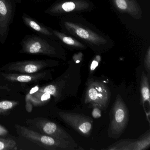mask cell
Here are the masks:
<instances>
[{"mask_svg": "<svg viewBox=\"0 0 150 150\" xmlns=\"http://www.w3.org/2000/svg\"><path fill=\"white\" fill-rule=\"evenodd\" d=\"M15 127L19 136L34 142L36 144L46 150H84L76 142L55 138L20 125H15Z\"/></svg>", "mask_w": 150, "mask_h": 150, "instance_id": "1", "label": "cell"}, {"mask_svg": "<svg viewBox=\"0 0 150 150\" xmlns=\"http://www.w3.org/2000/svg\"><path fill=\"white\" fill-rule=\"evenodd\" d=\"M21 54H35L62 58L59 51L53 43L42 36L26 35L21 42Z\"/></svg>", "mask_w": 150, "mask_h": 150, "instance_id": "2", "label": "cell"}, {"mask_svg": "<svg viewBox=\"0 0 150 150\" xmlns=\"http://www.w3.org/2000/svg\"><path fill=\"white\" fill-rule=\"evenodd\" d=\"M109 115L108 136L111 138H118L125 130L129 117L128 108L120 95H117Z\"/></svg>", "mask_w": 150, "mask_h": 150, "instance_id": "3", "label": "cell"}, {"mask_svg": "<svg viewBox=\"0 0 150 150\" xmlns=\"http://www.w3.org/2000/svg\"><path fill=\"white\" fill-rule=\"evenodd\" d=\"M74 67H69L67 70L57 79L49 84L42 86L37 89L38 92L46 93L52 96L56 103L63 101L64 100L73 96L71 87L73 83V73Z\"/></svg>", "mask_w": 150, "mask_h": 150, "instance_id": "4", "label": "cell"}, {"mask_svg": "<svg viewBox=\"0 0 150 150\" xmlns=\"http://www.w3.org/2000/svg\"><path fill=\"white\" fill-rule=\"evenodd\" d=\"M86 86L85 103L105 110L109 104L111 95L108 87L103 82L91 78L88 79Z\"/></svg>", "mask_w": 150, "mask_h": 150, "instance_id": "5", "label": "cell"}, {"mask_svg": "<svg viewBox=\"0 0 150 150\" xmlns=\"http://www.w3.org/2000/svg\"><path fill=\"white\" fill-rule=\"evenodd\" d=\"M52 70H45L35 74L6 72L0 71V88L6 89L10 84H35L52 80Z\"/></svg>", "mask_w": 150, "mask_h": 150, "instance_id": "6", "label": "cell"}, {"mask_svg": "<svg viewBox=\"0 0 150 150\" xmlns=\"http://www.w3.org/2000/svg\"><path fill=\"white\" fill-rule=\"evenodd\" d=\"M59 64V61L53 59L22 60L6 64L0 68V71L6 72L35 74Z\"/></svg>", "mask_w": 150, "mask_h": 150, "instance_id": "7", "label": "cell"}, {"mask_svg": "<svg viewBox=\"0 0 150 150\" xmlns=\"http://www.w3.org/2000/svg\"><path fill=\"white\" fill-rule=\"evenodd\" d=\"M26 123L38 132L58 139L75 142L71 136L58 124L44 117L26 120Z\"/></svg>", "mask_w": 150, "mask_h": 150, "instance_id": "8", "label": "cell"}, {"mask_svg": "<svg viewBox=\"0 0 150 150\" xmlns=\"http://www.w3.org/2000/svg\"><path fill=\"white\" fill-rule=\"evenodd\" d=\"M58 115L64 122L82 136L88 137L91 135L93 122L89 117L82 114L64 111H59Z\"/></svg>", "mask_w": 150, "mask_h": 150, "instance_id": "9", "label": "cell"}, {"mask_svg": "<svg viewBox=\"0 0 150 150\" xmlns=\"http://www.w3.org/2000/svg\"><path fill=\"white\" fill-rule=\"evenodd\" d=\"M15 0H0V43L6 42L15 13Z\"/></svg>", "mask_w": 150, "mask_h": 150, "instance_id": "10", "label": "cell"}, {"mask_svg": "<svg viewBox=\"0 0 150 150\" xmlns=\"http://www.w3.org/2000/svg\"><path fill=\"white\" fill-rule=\"evenodd\" d=\"M64 24L66 29L70 34L84 40L91 45L100 46L107 43V40L103 37L82 25L67 21L64 22Z\"/></svg>", "mask_w": 150, "mask_h": 150, "instance_id": "11", "label": "cell"}, {"mask_svg": "<svg viewBox=\"0 0 150 150\" xmlns=\"http://www.w3.org/2000/svg\"><path fill=\"white\" fill-rule=\"evenodd\" d=\"M150 146V130L136 139H125L117 140L105 150H146Z\"/></svg>", "mask_w": 150, "mask_h": 150, "instance_id": "12", "label": "cell"}, {"mask_svg": "<svg viewBox=\"0 0 150 150\" xmlns=\"http://www.w3.org/2000/svg\"><path fill=\"white\" fill-rule=\"evenodd\" d=\"M90 5L84 0L65 1L54 4L45 11L52 15L62 14L73 12H80L88 9Z\"/></svg>", "mask_w": 150, "mask_h": 150, "instance_id": "13", "label": "cell"}, {"mask_svg": "<svg viewBox=\"0 0 150 150\" xmlns=\"http://www.w3.org/2000/svg\"><path fill=\"white\" fill-rule=\"evenodd\" d=\"M115 7L122 13H126L136 19L142 16L141 8L136 0H113Z\"/></svg>", "mask_w": 150, "mask_h": 150, "instance_id": "14", "label": "cell"}, {"mask_svg": "<svg viewBox=\"0 0 150 150\" xmlns=\"http://www.w3.org/2000/svg\"><path fill=\"white\" fill-rule=\"evenodd\" d=\"M23 21L24 24L31 29L35 31L41 35L47 36H52L54 35L52 31L45 27L41 23L38 22L36 20L28 16L26 14H23L22 16Z\"/></svg>", "mask_w": 150, "mask_h": 150, "instance_id": "15", "label": "cell"}, {"mask_svg": "<svg viewBox=\"0 0 150 150\" xmlns=\"http://www.w3.org/2000/svg\"><path fill=\"white\" fill-rule=\"evenodd\" d=\"M150 77L143 71L141 74L140 82V95L141 101L142 104H144L146 102L150 103Z\"/></svg>", "mask_w": 150, "mask_h": 150, "instance_id": "16", "label": "cell"}, {"mask_svg": "<svg viewBox=\"0 0 150 150\" xmlns=\"http://www.w3.org/2000/svg\"><path fill=\"white\" fill-rule=\"evenodd\" d=\"M51 96L49 94L38 92L36 90L34 93L30 92L26 98L28 99L29 103L38 106L46 104L50 100Z\"/></svg>", "mask_w": 150, "mask_h": 150, "instance_id": "17", "label": "cell"}, {"mask_svg": "<svg viewBox=\"0 0 150 150\" xmlns=\"http://www.w3.org/2000/svg\"><path fill=\"white\" fill-rule=\"evenodd\" d=\"M52 32L53 35L67 45L78 49H84L86 48L84 45L71 37L68 36L57 30H52Z\"/></svg>", "mask_w": 150, "mask_h": 150, "instance_id": "18", "label": "cell"}, {"mask_svg": "<svg viewBox=\"0 0 150 150\" xmlns=\"http://www.w3.org/2000/svg\"><path fill=\"white\" fill-rule=\"evenodd\" d=\"M19 102L15 100H3L0 101V115L8 114V112L19 105Z\"/></svg>", "mask_w": 150, "mask_h": 150, "instance_id": "19", "label": "cell"}, {"mask_svg": "<svg viewBox=\"0 0 150 150\" xmlns=\"http://www.w3.org/2000/svg\"><path fill=\"white\" fill-rule=\"evenodd\" d=\"M17 144L12 139L3 138L0 137V150H16Z\"/></svg>", "mask_w": 150, "mask_h": 150, "instance_id": "20", "label": "cell"}, {"mask_svg": "<svg viewBox=\"0 0 150 150\" xmlns=\"http://www.w3.org/2000/svg\"><path fill=\"white\" fill-rule=\"evenodd\" d=\"M144 67L146 71L147 74L150 77V48H148L144 60Z\"/></svg>", "mask_w": 150, "mask_h": 150, "instance_id": "21", "label": "cell"}, {"mask_svg": "<svg viewBox=\"0 0 150 150\" xmlns=\"http://www.w3.org/2000/svg\"><path fill=\"white\" fill-rule=\"evenodd\" d=\"M101 57L99 55L96 56L95 57L94 59L92 61L90 67H89V74H93L95 70L97 68V67L99 65V63L101 61Z\"/></svg>", "mask_w": 150, "mask_h": 150, "instance_id": "22", "label": "cell"}, {"mask_svg": "<svg viewBox=\"0 0 150 150\" xmlns=\"http://www.w3.org/2000/svg\"><path fill=\"white\" fill-rule=\"evenodd\" d=\"M92 116L96 119L100 118L102 116V110L97 106L93 107L92 112Z\"/></svg>", "mask_w": 150, "mask_h": 150, "instance_id": "23", "label": "cell"}, {"mask_svg": "<svg viewBox=\"0 0 150 150\" xmlns=\"http://www.w3.org/2000/svg\"><path fill=\"white\" fill-rule=\"evenodd\" d=\"M83 54L82 53H79L78 54H75L73 57L74 61L75 64H79L82 59Z\"/></svg>", "mask_w": 150, "mask_h": 150, "instance_id": "24", "label": "cell"}, {"mask_svg": "<svg viewBox=\"0 0 150 150\" xmlns=\"http://www.w3.org/2000/svg\"><path fill=\"white\" fill-rule=\"evenodd\" d=\"M8 134V131L5 127L0 125V137H6Z\"/></svg>", "mask_w": 150, "mask_h": 150, "instance_id": "25", "label": "cell"}, {"mask_svg": "<svg viewBox=\"0 0 150 150\" xmlns=\"http://www.w3.org/2000/svg\"><path fill=\"white\" fill-rule=\"evenodd\" d=\"M16 2L17 3H19V4H21L22 1V0H15Z\"/></svg>", "mask_w": 150, "mask_h": 150, "instance_id": "26", "label": "cell"}]
</instances>
